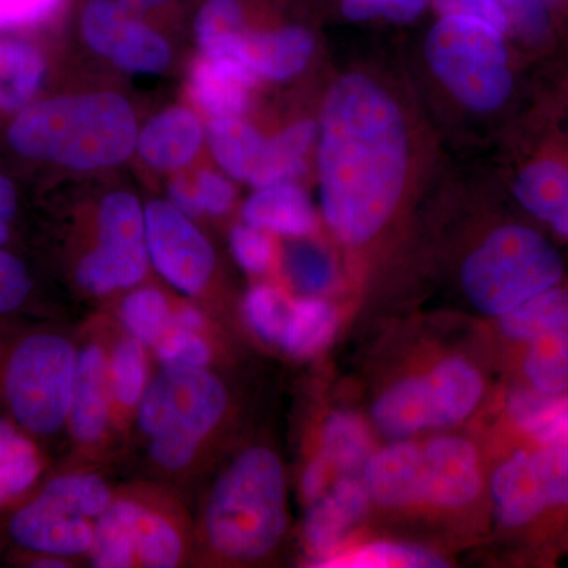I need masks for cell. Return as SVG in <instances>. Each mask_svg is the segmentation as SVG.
<instances>
[{
    "label": "cell",
    "mask_w": 568,
    "mask_h": 568,
    "mask_svg": "<svg viewBox=\"0 0 568 568\" xmlns=\"http://www.w3.org/2000/svg\"><path fill=\"white\" fill-rule=\"evenodd\" d=\"M112 500L102 477L61 474L11 514L7 534L11 544L37 558H74L91 549L97 519Z\"/></svg>",
    "instance_id": "cell-8"
},
{
    "label": "cell",
    "mask_w": 568,
    "mask_h": 568,
    "mask_svg": "<svg viewBox=\"0 0 568 568\" xmlns=\"http://www.w3.org/2000/svg\"><path fill=\"white\" fill-rule=\"evenodd\" d=\"M290 310V298L272 284H257L244 298L246 324L268 345H280Z\"/></svg>",
    "instance_id": "cell-34"
},
{
    "label": "cell",
    "mask_w": 568,
    "mask_h": 568,
    "mask_svg": "<svg viewBox=\"0 0 568 568\" xmlns=\"http://www.w3.org/2000/svg\"><path fill=\"white\" fill-rule=\"evenodd\" d=\"M336 331V313L328 302L313 295L291 301L290 316L280 346L293 357H310L324 349Z\"/></svg>",
    "instance_id": "cell-26"
},
{
    "label": "cell",
    "mask_w": 568,
    "mask_h": 568,
    "mask_svg": "<svg viewBox=\"0 0 568 568\" xmlns=\"http://www.w3.org/2000/svg\"><path fill=\"white\" fill-rule=\"evenodd\" d=\"M244 220L265 233L290 239L306 237L317 224L308 194L293 182L256 189L244 204Z\"/></svg>",
    "instance_id": "cell-20"
},
{
    "label": "cell",
    "mask_w": 568,
    "mask_h": 568,
    "mask_svg": "<svg viewBox=\"0 0 568 568\" xmlns=\"http://www.w3.org/2000/svg\"><path fill=\"white\" fill-rule=\"evenodd\" d=\"M508 338L529 345L525 372L541 394L568 388V291L555 286L499 317Z\"/></svg>",
    "instance_id": "cell-12"
},
{
    "label": "cell",
    "mask_w": 568,
    "mask_h": 568,
    "mask_svg": "<svg viewBox=\"0 0 568 568\" xmlns=\"http://www.w3.org/2000/svg\"><path fill=\"white\" fill-rule=\"evenodd\" d=\"M317 129L325 223L347 248L373 245L432 179L417 100L390 70L355 65L328 89Z\"/></svg>",
    "instance_id": "cell-1"
},
{
    "label": "cell",
    "mask_w": 568,
    "mask_h": 568,
    "mask_svg": "<svg viewBox=\"0 0 568 568\" xmlns=\"http://www.w3.org/2000/svg\"><path fill=\"white\" fill-rule=\"evenodd\" d=\"M515 200L568 241V136L547 132L529 142L510 171Z\"/></svg>",
    "instance_id": "cell-15"
},
{
    "label": "cell",
    "mask_w": 568,
    "mask_h": 568,
    "mask_svg": "<svg viewBox=\"0 0 568 568\" xmlns=\"http://www.w3.org/2000/svg\"><path fill=\"white\" fill-rule=\"evenodd\" d=\"M132 21L121 3L92 0L82 14V32L93 51L112 58Z\"/></svg>",
    "instance_id": "cell-37"
},
{
    "label": "cell",
    "mask_w": 568,
    "mask_h": 568,
    "mask_svg": "<svg viewBox=\"0 0 568 568\" xmlns=\"http://www.w3.org/2000/svg\"><path fill=\"white\" fill-rule=\"evenodd\" d=\"M17 211V194L9 179L0 174V246L10 237V223Z\"/></svg>",
    "instance_id": "cell-47"
},
{
    "label": "cell",
    "mask_w": 568,
    "mask_h": 568,
    "mask_svg": "<svg viewBox=\"0 0 568 568\" xmlns=\"http://www.w3.org/2000/svg\"><path fill=\"white\" fill-rule=\"evenodd\" d=\"M136 567L173 568L181 562V532L166 517L140 504L134 519Z\"/></svg>",
    "instance_id": "cell-30"
},
{
    "label": "cell",
    "mask_w": 568,
    "mask_h": 568,
    "mask_svg": "<svg viewBox=\"0 0 568 568\" xmlns=\"http://www.w3.org/2000/svg\"><path fill=\"white\" fill-rule=\"evenodd\" d=\"M426 3L428 0H387L384 17L395 22H409L416 20Z\"/></svg>",
    "instance_id": "cell-50"
},
{
    "label": "cell",
    "mask_w": 568,
    "mask_h": 568,
    "mask_svg": "<svg viewBox=\"0 0 568 568\" xmlns=\"http://www.w3.org/2000/svg\"><path fill=\"white\" fill-rule=\"evenodd\" d=\"M138 508L140 503L136 500H112L102 517L97 519L92 547L89 549L93 567H136L134 519Z\"/></svg>",
    "instance_id": "cell-25"
},
{
    "label": "cell",
    "mask_w": 568,
    "mask_h": 568,
    "mask_svg": "<svg viewBox=\"0 0 568 568\" xmlns=\"http://www.w3.org/2000/svg\"><path fill=\"white\" fill-rule=\"evenodd\" d=\"M32 290L31 275L22 261L0 248V317L20 312Z\"/></svg>",
    "instance_id": "cell-42"
},
{
    "label": "cell",
    "mask_w": 568,
    "mask_h": 568,
    "mask_svg": "<svg viewBox=\"0 0 568 568\" xmlns=\"http://www.w3.org/2000/svg\"><path fill=\"white\" fill-rule=\"evenodd\" d=\"M112 398L125 407L138 406L149 384L148 355L138 339H122L108 357Z\"/></svg>",
    "instance_id": "cell-33"
},
{
    "label": "cell",
    "mask_w": 568,
    "mask_h": 568,
    "mask_svg": "<svg viewBox=\"0 0 568 568\" xmlns=\"http://www.w3.org/2000/svg\"><path fill=\"white\" fill-rule=\"evenodd\" d=\"M440 17L465 14L489 22L507 37V17L503 0H435Z\"/></svg>",
    "instance_id": "cell-43"
},
{
    "label": "cell",
    "mask_w": 568,
    "mask_h": 568,
    "mask_svg": "<svg viewBox=\"0 0 568 568\" xmlns=\"http://www.w3.org/2000/svg\"><path fill=\"white\" fill-rule=\"evenodd\" d=\"M170 196L171 204L182 213H185L186 216H197L203 213L201 212L200 203H197L196 192H194V183L190 185L183 179H178L171 185Z\"/></svg>",
    "instance_id": "cell-48"
},
{
    "label": "cell",
    "mask_w": 568,
    "mask_h": 568,
    "mask_svg": "<svg viewBox=\"0 0 568 568\" xmlns=\"http://www.w3.org/2000/svg\"><path fill=\"white\" fill-rule=\"evenodd\" d=\"M145 242L153 267L171 286L197 295L207 286L215 253L204 234L186 216L164 201L145 207Z\"/></svg>",
    "instance_id": "cell-14"
},
{
    "label": "cell",
    "mask_w": 568,
    "mask_h": 568,
    "mask_svg": "<svg viewBox=\"0 0 568 568\" xmlns=\"http://www.w3.org/2000/svg\"><path fill=\"white\" fill-rule=\"evenodd\" d=\"M257 78L237 59L203 55L192 71L194 100L213 118H241Z\"/></svg>",
    "instance_id": "cell-19"
},
{
    "label": "cell",
    "mask_w": 568,
    "mask_h": 568,
    "mask_svg": "<svg viewBox=\"0 0 568 568\" xmlns=\"http://www.w3.org/2000/svg\"><path fill=\"white\" fill-rule=\"evenodd\" d=\"M207 140L216 162L237 181H252L263 156L265 138L241 118H215L207 126Z\"/></svg>",
    "instance_id": "cell-24"
},
{
    "label": "cell",
    "mask_w": 568,
    "mask_h": 568,
    "mask_svg": "<svg viewBox=\"0 0 568 568\" xmlns=\"http://www.w3.org/2000/svg\"><path fill=\"white\" fill-rule=\"evenodd\" d=\"M484 395V379L463 357H448L424 375L409 376L386 388L372 417L383 435L407 439L426 429L457 425L474 413Z\"/></svg>",
    "instance_id": "cell-9"
},
{
    "label": "cell",
    "mask_w": 568,
    "mask_h": 568,
    "mask_svg": "<svg viewBox=\"0 0 568 568\" xmlns=\"http://www.w3.org/2000/svg\"><path fill=\"white\" fill-rule=\"evenodd\" d=\"M111 398L106 354L99 346L85 347L78 353L77 379L69 416L74 439L92 444L104 435L110 424Z\"/></svg>",
    "instance_id": "cell-18"
},
{
    "label": "cell",
    "mask_w": 568,
    "mask_h": 568,
    "mask_svg": "<svg viewBox=\"0 0 568 568\" xmlns=\"http://www.w3.org/2000/svg\"><path fill=\"white\" fill-rule=\"evenodd\" d=\"M156 361L168 369H205L212 351L200 332L171 328L155 345Z\"/></svg>",
    "instance_id": "cell-40"
},
{
    "label": "cell",
    "mask_w": 568,
    "mask_h": 568,
    "mask_svg": "<svg viewBox=\"0 0 568 568\" xmlns=\"http://www.w3.org/2000/svg\"><path fill=\"white\" fill-rule=\"evenodd\" d=\"M136 132L132 108L122 97L89 93L33 104L13 122L9 140L31 159L95 170L125 160Z\"/></svg>",
    "instance_id": "cell-2"
},
{
    "label": "cell",
    "mask_w": 568,
    "mask_h": 568,
    "mask_svg": "<svg viewBox=\"0 0 568 568\" xmlns=\"http://www.w3.org/2000/svg\"><path fill=\"white\" fill-rule=\"evenodd\" d=\"M545 2H549V0H545Z\"/></svg>",
    "instance_id": "cell-54"
},
{
    "label": "cell",
    "mask_w": 568,
    "mask_h": 568,
    "mask_svg": "<svg viewBox=\"0 0 568 568\" xmlns=\"http://www.w3.org/2000/svg\"><path fill=\"white\" fill-rule=\"evenodd\" d=\"M317 567L328 568H437L446 567V560L429 549L396 541H375L335 551L317 559Z\"/></svg>",
    "instance_id": "cell-28"
},
{
    "label": "cell",
    "mask_w": 568,
    "mask_h": 568,
    "mask_svg": "<svg viewBox=\"0 0 568 568\" xmlns=\"http://www.w3.org/2000/svg\"><path fill=\"white\" fill-rule=\"evenodd\" d=\"M558 104L560 114L566 119L568 125V69L560 74L558 82ZM568 136V132L566 133Z\"/></svg>",
    "instance_id": "cell-52"
},
{
    "label": "cell",
    "mask_w": 568,
    "mask_h": 568,
    "mask_svg": "<svg viewBox=\"0 0 568 568\" xmlns=\"http://www.w3.org/2000/svg\"><path fill=\"white\" fill-rule=\"evenodd\" d=\"M148 265L144 211L132 194H110L100 209L99 245L78 265V282L89 293L110 294L140 283Z\"/></svg>",
    "instance_id": "cell-11"
},
{
    "label": "cell",
    "mask_w": 568,
    "mask_h": 568,
    "mask_svg": "<svg viewBox=\"0 0 568 568\" xmlns=\"http://www.w3.org/2000/svg\"><path fill=\"white\" fill-rule=\"evenodd\" d=\"M41 470L43 462L32 439L13 454L0 458V508L28 495L39 481Z\"/></svg>",
    "instance_id": "cell-38"
},
{
    "label": "cell",
    "mask_w": 568,
    "mask_h": 568,
    "mask_svg": "<svg viewBox=\"0 0 568 568\" xmlns=\"http://www.w3.org/2000/svg\"><path fill=\"white\" fill-rule=\"evenodd\" d=\"M328 470H331V465L321 455L306 465L304 474H302L301 488L302 495L310 504L315 503L324 495L325 488H327Z\"/></svg>",
    "instance_id": "cell-46"
},
{
    "label": "cell",
    "mask_w": 568,
    "mask_h": 568,
    "mask_svg": "<svg viewBox=\"0 0 568 568\" xmlns=\"http://www.w3.org/2000/svg\"><path fill=\"white\" fill-rule=\"evenodd\" d=\"M317 123L295 122L272 140L265 141L263 156L254 171L250 185L254 189L293 182L304 173L306 156L317 141Z\"/></svg>",
    "instance_id": "cell-23"
},
{
    "label": "cell",
    "mask_w": 568,
    "mask_h": 568,
    "mask_svg": "<svg viewBox=\"0 0 568 568\" xmlns=\"http://www.w3.org/2000/svg\"><path fill=\"white\" fill-rule=\"evenodd\" d=\"M61 0H0V28L32 24L47 18Z\"/></svg>",
    "instance_id": "cell-45"
},
{
    "label": "cell",
    "mask_w": 568,
    "mask_h": 568,
    "mask_svg": "<svg viewBox=\"0 0 568 568\" xmlns=\"http://www.w3.org/2000/svg\"><path fill=\"white\" fill-rule=\"evenodd\" d=\"M126 11H142L159 6L163 0H118Z\"/></svg>",
    "instance_id": "cell-53"
},
{
    "label": "cell",
    "mask_w": 568,
    "mask_h": 568,
    "mask_svg": "<svg viewBox=\"0 0 568 568\" xmlns=\"http://www.w3.org/2000/svg\"><path fill=\"white\" fill-rule=\"evenodd\" d=\"M496 517L508 528L536 519L552 506H568V448L545 447L519 454L491 478Z\"/></svg>",
    "instance_id": "cell-13"
},
{
    "label": "cell",
    "mask_w": 568,
    "mask_h": 568,
    "mask_svg": "<svg viewBox=\"0 0 568 568\" xmlns=\"http://www.w3.org/2000/svg\"><path fill=\"white\" fill-rule=\"evenodd\" d=\"M315 39L304 28H284L271 33H242L226 58L237 59L257 80L286 81L308 65Z\"/></svg>",
    "instance_id": "cell-17"
},
{
    "label": "cell",
    "mask_w": 568,
    "mask_h": 568,
    "mask_svg": "<svg viewBox=\"0 0 568 568\" xmlns=\"http://www.w3.org/2000/svg\"><path fill=\"white\" fill-rule=\"evenodd\" d=\"M424 65L452 106L476 119L496 118L517 93V69L507 37L489 22L446 14L429 29Z\"/></svg>",
    "instance_id": "cell-3"
},
{
    "label": "cell",
    "mask_w": 568,
    "mask_h": 568,
    "mask_svg": "<svg viewBox=\"0 0 568 568\" xmlns=\"http://www.w3.org/2000/svg\"><path fill=\"white\" fill-rule=\"evenodd\" d=\"M387 0H343V14L347 20L366 21L384 17Z\"/></svg>",
    "instance_id": "cell-49"
},
{
    "label": "cell",
    "mask_w": 568,
    "mask_h": 568,
    "mask_svg": "<svg viewBox=\"0 0 568 568\" xmlns=\"http://www.w3.org/2000/svg\"><path fill=\"white\" fill-rule=\"evenodd\" d=\"M369 500L386 508H463L481 488L480 458L473 443L437 436L425 443L395 440L372 454L362 470Z\"/></svg>",
    "instance_id": "cell-5"
},
{
    "label": "cell",
    "mask_w": 568,
    "mask_h": 568,
    "mask_svg": "<svg viewBox=\"0 0 568 568\" xmlns=\"http://www.w3.org/2000/svg\"><path fill=\"white\" fill-rule=\"evenodd\" d=\"M204 327V316L194 306H182L174 313L173 328L181 331L200 332Z\"/></svg>",
    "instance_id": "cell-51"
},
{
    "label": "cell",
    "mask_w": 568,
    "mask_h": 568,
    "mask_svg": "<svg viewBox=\"0 0 568 568\" xmlns=\"http://www.w3.org/2000/svg\"><path fill=\"white\" fill-rule=\"evenodd\" d=\"M368 506L369 496L362 478L342 476L334 487L312 503L304 523L306 545L320 559L338 551L365 518Z\"/></svg>",
    "instance_id": "cell-16"
},
{
    "label": "cell",
    "mask_w": 568,
    "mask_h": 568,
    "mask_svg": "<svg viewBox=\"0 0 568 568\" xmlns=\"http://www.w3.org/2000/svg\"><path fill=\"white\" fill-rule=\"evenodd\" d=\"M515 424L544 447L568 448V394L518 388L508 398Z\"/></svg>",
    "instance_id": "cell-22"
},
{
    "label": "cell",
    "mask_w": 568,
    "mask_h": 568,
    "mask_svg": "<svg viewBox=\"0 0 568 568\" xmlns=\"http://www.w3.org/2000/svg\"><path fill=\"white\" fill-rule=\"evenodd\" d=\"M44 73L39 52L22 41H0V108L13 111L31 100Z\"/></svg>",
    "instance_id": "cell-29"
},
{
    "label": "cell",
    "mask_w": 568,
    "mask_h": 568,
    "mask_svg": "<svg viewBox=\"0 0 568 568\" xmlns=\"http://www.w3.org/2000/svg\"><path fill=\"white\" fill-rule=\"evenodd\" d=\"M321 457L343 476H357L372 457V440L365 422L351 410H336L321 433Z\"/></svg>",
    "instance_id": "cell-27"
},
{
    "label": "cell",
    "mask_w": 568,
    "mask_h": 568,
    "mask_svg": "<svg viewBox=\"0 0 568 568\" xmlns=\"http://www.w3.org/2000/svg\"><path fill=\"white\" fill-rule=\"evenodd\" d=\"M286 521L282 462L265 447L242 452L219 477L209 496V544L226 559H261L280 544Z\"/></svg>",
    "instance_id": "cell-4"
},
{
    "label": "cell",
    "mask_w": 568,
    "mask_h": 568,
    "mask_svg": "<svg viewBox=\"0 0 568 568\" xmlns=\"http://www.w3.org/2000/svg\"><path fill=\"white\" fill-rule=\"evenodd\" d=\"M197 41L204 55H224L244 33L242 11L235 0H209L196 22Z\"/></svg>",
    "instance_id": "cell-35"
},
{
    "label": "cell",
    "mask_w": 568,
    "mask_h": 568,
    "mask_svg": "<svg viewBox=\"0 0 568 568\" xmlns=\"http://www.w3.org/2000/svg\"><path fill=\"white\" fill-rule=\"evenodd\" d=\"M507 17V37H514L525 47L541 50L551 36V24L545 0H503Z\"/></svg>",
    "instance_id": "cell-39"
},
{
    "label": "cell",
    "mask_w": 568,
    "mask_h": 568,
    "mask_svg": "<svg viewBox=\"0 0 568 568\" xmlns=\"http://www.w3.org/2000/svg\"><path fill=\"white\" fill-rule=\"evenodd\" d=\"M226 407V388L207 369L163 368L138 403V424L151 439L173 436L201 446Z\"/></svg>",
    "instance_id": "cell-10"
},
{
    "label": "cell",
    "mask_w": 568,
    "mask_h": 568,
    "mask_svg": "<svg viewBox=\"0 0 568 568\" xmlns=\"http://www.w3.org/2000/svg\"><path fill=\"white\" fill-rule=\"evenodd\" d=\"M201 141L203 130L196 115L185 108H173L142 129L138 149L142 160L156 170H175L192 162Z\"/></svg>",
    "instance_id": "cell-21"
},
{
    "label": "cell",
    "mask_w": 568,
    "mask_h": 568,
    "mask_svg": "<svg viewBox=\"0 0 568 568\" xmlns=\"http://www.w3.org/2000/svg\"><path fill=\"white\" fill-rule=\"evenodd\" d=\"M562 276L558 250L536 230L519 223L493 227L466 254L459 271L470 305L495 317L558 286Z\"/></svg>",
    "instance_id": "cell-6"
},
{
    "label": "cell",
    "mask_w": 568,
    "mask_h": 568,
    "mask_svg": "<svg viewBox=\"0 0 568 568\" xmlns=\"http://www.w3.org/2000/svg\"><path fill=\"white\" fill-rule=\"evenodd\" d=\"M170 58L171 51L166 41L138 21H132L112 54L121 69L133 73H159L168 65Z\"/></svg>",
    "instance_id": "cell-36"
},
{
    "label": "cell",
    "mask_w": 568,
    "mask_h": 568,
    "mask_svg": "<svg viewBox=\"0 0 568 568\" xmlns=\"http://www.w3.org/2000/svg\"><path fill=\"white\" fill-rule=\"evenodd\" d=\"M194 192H196L201 212L223 215L233 205V185L222 175L211 173V171H203L197 175L196 182H194Z\"/></svg>",
    "instance_id": "cell-44"
},
{
    "label": "cell",
    "mask_w": 568,
    "mask_h": 568,
    "mask_svg": "<svg viewBox=\"0 0 568 568\" xmlns=\"http://www.w3.org/2000/svg\"><path fill=\"white\" fill-rule=\"evenodd\" d=\"M283 267L290 283L304 295L317 297L335 282L334 257L315 242L294 239L284 248Z\"/></svg>",
    "instance_id": "cell-31"
},
{
    "label": "cell",
    "mask_w": 568,
    "mask_h": 568,
    "mask_svg": "<svg viewBox=\"0 0 568 568\" xmlns=\"http://www.w3.org/2000/svg\"><path fill=\"white\" fill-rule=\"evenodd\" d=\"M231 250L235 261L248 274H265L274 264L275 246L271 235L252 224H239L231 233Z\"/></svg>",
    "instance_id": "cell-41"
},
{
    "label": "cell",
    "mask_w": 568,
    "mask_h": 568,
    "mask_svg": "<svg viewBox=\"0 0 568 568\" xmlns=\"http://www.w3.org/2000/svg\"><path fill=\"white\" fill-rule=\"evenodd\" d=\"M78 351L50 331L26 332L0 351V403L7 418L32 437L69 424Z\"/></svg>",
    "instance_id": "cell-7"
},
{
    "label": "cell",
    "mask_w": 568,
    "mask_h": 568,
    "mask_svg": "<svg viewBox=\"0 0 568 568\" xmlns=\"http://www.w3.org/2000/svg\"><path fill=\"white\" fill-rule=\"evenodd\" d=\"M121 320L132 338L155 346L173 328L174 313L160 291L142 287L123 301Z\"/></svg>",
    "instance_id": "cell-32"
}]
</instances>
